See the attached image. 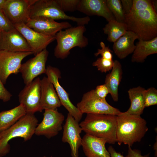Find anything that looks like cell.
Instances as JSON below:
<instances>
[{"instance_id": "obj_25", "label": "cell", "mask_w": 157, "mask_h": 157, "mask_svg": "<svg viewBox=\"0 0 157 157\" xmlns=\"http://www.w3.org/2000/svg\"><path fill=\"white\" fill-rule=\"evenodd\" d=\"M26 113L23 106H19L10 110L0 112V132L8 129Z\"/></svg>"}, {"instance_id": "obj_42", "label": "cell", "mask_w": 157, "mask_h": 157, "mask_svg": "<svg viewBox=\"0 0 157 157\" xmlns=\"http://www.w3.org/2000/svg\"><path fill=\"white\" fill-rule=\"evenodd\" d=\"M42 157H47V156H42Z\"/></svg>"}, {"instance_id": "obj_9", "label": "cell", "mask_w": 157, "mask_h": 157, "mask_svg": "<svg viewBox=\"0 0 157 157\" xmlns=\"http://www.w3.org/2000/svg\"><path fill=\"white\" fill-rule=\"evenodd\" d=\"M33 54L31 51L13 52L0 50V79L3 84L10 75L19 72L22 60Z\"/></svg>"}, {"instance_id": "obj_15", "label": "cell", "mask_w": 157, "mask_h": 157, "mask_svg": "<svg viewBox=\"0 0 157 157\" xmlns=\"http://www.w3.org/2000/svg\"><path fill=\"white\" fill-rule=\"evenodd\" d=\"M23 36L35 56L46 49L47 47L55 40V36H50L38 32L23 23L14 25Z\"/></svg>"}, {"instance_id": "obj_14", "label": "cell", "mask_w": 157, "mask_h": 157, "mask_svg": "<svg viewBox=\"0 0 157 157\" xmlns=\"http://www.w3.org/2000/svg\"><path fill=\"white\" fill-rule=\"evenodd\" d=\"M78 122L68 113L63 126L62 140L69 145L72 157H79V149L81 145L80 134L83 131Z\"/></svg>"}, {"instance_id": "obj_43", "label": "cell", "mask_w": 157, "mask_h": 157, "mask_svg": "<svg viewBox=\"0 0 157 157\" xmlns=\"http://www.w3.org/2000/svg\"><path fill=\"white\" fill-rule=\"evenodd\" d=\"M1 132H0V135H1Z\"/></svg>"}, {"instance_id": "obj_3", "label": "cell", "mask_w": 157, "mask_h": 157, "mask_svg": "<svg viewBox=\"0 0 157 157\" xmlns=\"http://www.w3.org/2000/svg\"><path fill=\"white\" fill-rule=\"evenodd\" d=\"M117 142L131 147L140 142L148 130L146 121L140 116L121 112L117 115Z\"/></svg>"}, {"instance_id": "obj_10", "label": "cell", "mask_w": 157, "mask_h": 157, "mask_svg": "<svg viewBox=\"0 0 157 157\" xmlns=\"http://www.w3.org/2000/svg\"><path fill=\"white\" fill-rule=\"evenodd\" d=\"M44 110L43 119L37 126L35 134L49 139L57 135L62 130L65 117L57 109Z\"/></svg>"}, {"instance_id": "obj_30", "label": "cell", "mask_w": 157, "mask_h": 157, "mask_svg": "<svg viewBox=\"0 0 157 157\" xmlns=\"http://www.w3.org/2000/svg\"><path fill=\"white\" fill-rule=\"evenodd\" d=\"M145 107L157 105V90L154 87L145 89L144 92Z\"/></svg>"}, {"instance_id": "obj_32", "label": "cell", "mask_w": 157, "mask_h": 157, "mask_svg": "<svg viewBox=\"0 0 157 157\" xmlns=\"http://www.w3.org/2000/svg\"><path fill=\"white\" fill-rule=\"evenodd\" d=\"M101 49H98L97 52L94 53V55L97 57L100 55L102 58L109 60H113V55L112 53L113 51L110 49L109 47H106L103 42L100 43Z\"/></svg>"}, {"instance_id": "obj_31", "label": "cell", "mask_w": 157, "mask_h": 157, "mask_svg": "<svg viewBox=\"0 0 157 157\" xmlns=\"http://www.w3.org/2000/svg\"><path fill=\"white\" fill-rule=\"evenodd\" d=\"M15 28L3 10L0 9V28L2 31H8Z\"/></svg>"}, {"instance_id": "obj_24", "label": "cell", "mask_w": 157, "mask_h": 157, "mask_svg": "<svg viewBox=\"0 0 157 157\" xmlns=\"http://www.w3.org/2000/svg\"><path fill=\"white\" fill-rule=\"evenodd\" d=\"M145 89L138 86L130 88L128 91L131 102L130 107L126 112L130 115L140 116L145 107L144 92Z\"/></svg>"}, {"instance_id": "obj_29", "label": "cell", "mask_w": 157, "mask_h": 157, "mask_svg": "<svg viewBox=\"0 0 157 157\" xmlns=\"http://www.w3.org/2000/svg\"><path fill=\"white\" fill-rule=\"evenodd\" d=\"M59 6L64 12L77 10L80 0H56Z\"/></svg>"}, {"instance_id": "obj_18", "label": "cell", "mask_w": 157, "mask_h": 157, "mask_svg": "<svg viewBox=\"0 0 157 157\" xmlns=\"http://www.w3.org/2000/svg\"><path fill=\"white\" fill-rule=\"evenodd\" d=\"M77 10L88 16L97 15L103 17L108 22L115 20L107 6L106 0H80Z\"/></svg>"}, {"instance_id": "obj_12", "label": "cell", "mask_w": 157, "mask_h": 157, "mask_svg": "<svg viewBox=\"0 0 157 157\" xmlns=\"http://www.w3.org/2000/svg\"><path fill=\"white\" fill-rule=\"evenodd\" d=\"M49 54L48 51L45 49L21 64L19 72L25 85L32 82L38 76L45 74L46 64Z\"/></svg>"}, {"instance_id": "obj_34", "label": "cell", "mask_w": 157, "mask_h": 157, "mask_svg": "<svg viewBox=\"0 0 157 157\" xmlns=\"http://www.w3.org/2000/svg\"><path fill=\"white\" fill-rule=\"evenodd\" d=\"M94 90L97 95L102 99H106L107 95L109 93L108 89L105 84L97 85Z\"/></svg>"}, {"instance_id": "obj_1", "label": "cell", "mask_w": 157, "mask_h": 157, "mask_svg": "<svg viewBox=\"0 0 157 157\" xmlns=\"http://www.w3.org/2000/svg\"><path fill=\"white\" fill-rule=\"evenodd\" d=\"M130 12L125 15L127 30L136 34L139 40L157 37V14L150 0H133Z\"/></svg>"}, {"instance_id": "obj_41", "label": "cell", "mask_w": 157, "mask_h": 157, "mask_svg": "<svg viewBox=\"0 0 157 157\" xmlns=\"http://www.w3.org/2000/svg\"><path fill=\"white\" fill-rule=\"evenodd\" d=\"M2 31H1V29L0 28V43Z\"/></svg>"}, {"instance_id": "obj_37", "label": "cell", "mask_w": 157, "mask_h": 157, "mask_svg": "<svg viewBox=\"0 0 157 157\" xmlns=\"http://www.w3.org/2000/svg\"><path fill=\"white\" fill-rule=\"evenodd\" d=\"M108 150L110 154V157H125L120 153L117 152L111 146L108 147Z\"/></svg>"}, {"instance_id": "obj_26", "label": "cell", "mask_w": 157, "mask_h": 157, "mask_svg": "<svg viewBox=\"0 0 157 157\" xmlns=\"http://www.w3.org/2000/svg\"><path fill=\"white\" fill-rule=\"evenodd\" d=\"M103 30L104 34L108 35L107 40L113 42L116 41L127 31V26L125 23L116 20L108 22Z\"/></svg>"}, {"instance_id": "obj_27", "label": "cell", "mask_w": 157, "mask_h": 157, "mask_svg": "<svg viewBox=\"0 0 157 157\" xmlns=\"http://www.w3.org/2000/svg\"><path fill=\"white\" fill-rule=\"evenodd\" d=\"M107 6L115 20L124 23L125 15L123 12L121 0H106Z\"/></svg>"}, {"instance_id": "obj_39", "label": "cell", "mask_w": 157, "mask_h": 157, "mask_svg": "<svg viewBox=\"0 0 157 157\" xmlns=\"http://www.w3.org/2000/svg\"><path fill=\"white\" fill-rule=\"evenodd\" d=\"M7 0H0V9L3 10Z\"/></svg>"}, {"instance_id": "obj_23", "label": "cell", "mask_w": 157, "mask_h": 157, "mask_svg": "<svg viewBox=\"0 0 157 157\" xmlns=\"http://www.w3.org/2000/svg\"><path fill=\"white\" fill-rule=\"evenodd\" d=\"M157 53V37L148 40H139L131 57L132 62L143 63L147 57Z\"/></svg>"}, {"instance_id": "obj_5", "label": "cell", "mask_w": 157, "mask_h": 157, "mask_svg": "<svg viewBox=\"0 0 157 157\" xmlns=\"http://www.w3.org/2000/svg\"><path fill=\"white\" fill-rule=\"evenodd\" d=\"M86 31L85 26L79 25L72 26L57 33L55 36L57 42L54 50L56 57L64 59L67 57L73 48L87 47L89 42L88 38L84 35Z\"/></svg>"}, {"instance_id": "obj_4", "label": "cell", "mask_w": 157, "mask_h": 157, "mask_svg": "<svg viewBox=\"0 0 157 157\" xmlns=\"http://www.w3.org/2000/svg\"><path fill=\"white\" fill-rule=\"evenodd\" d=\"M38 123L34 114L26 113L13 125L2 131L0 136V157L9 152L10 147L8 142L12 139L20 137L24 141L30 140L35 134Z\"/></svg>"}, {"instance_id": "obj_13", "label": "cell", "mask_w": 157, "mask_h": 157, "mask_svg": "<svg viewBox=\"0 0 157 157\" xmlns=\"http://www.w3.org/2000/svg\"><path fill=\"white\" fill-rule=\"evenodd\" d=\"M36 0H7L3 10L13 25L26 24L30 19L31 6Z\"/></svg>"}, {"instance_id": "obj_35", "label": "cell", "mask_w": 157, "mask_h": 157, "mask_svg": "<svg viewBox=\"0 0 157 157\" xmlns=\"http://www.w3.org/2000/svg\"><path fill=\"white\" fill-rule=\"evenodd\" d=\"M121 1L125 15L128 14L132 8L133 4V0H121Z\"/></svg>"}, {"instance_id": "obj_16", "label": "cell", "mask_w": 157, "mask_h": 157, "mask_svg": "<svg viewBox=\"0 0 157 157\" xmlns=\"http://www.w3.org/2000/svg\"><path fill=\"white\" fill-rule=\"evenodd\" d=\"M25 24L38 32L50 36H55L59 31L72 26L67 22H58L51 18L44 17L30 18Z\"/></svg>"}, {"instance_id": "obj_28", "label": "cell", "mask_w": 157, "mask_h": 157, "mask_svg": "<svg viewBox=\"0 0 157 157\" xmlns=\"http://www.w3.org/2000/svg\"><path fill=\"white\" fill-rule=\"evenodd\" d=\"M114 64V61L109 60L100 57L93 62L92 65L97 67L98 70L101 72L106 73L111 70Z\"/></svg>"}, {"instance_id": "obj_20", "label": "cell", "mask_w": 157, "mask_h": 157, "mask_svg": "<svg viewBox=\"0 0 157 157\" xmlns=\"http://www.w3.org/2000/svg\"><path fill=\"white\" fill-rule=\"evenodd\" d=\"M104 140L85 134L82 138L81 146L87 157H110Z\"/></svg>"}, {"instance_id": "obj_40", "label": "cell", "mask_w": 157, "mask_h": 157, "mask_svg": "<svg viewBox=\"0 0 157 157\" xmlns=\"http://www.w3.org/2000/svg\"><path fill=\"white\" fill-rule=\"evenodd\" d=\"M157 141L155 142V143L154 145V149L155 151V157H156L157 156Z\"/></svg>"}, {"instance_id": "obj_36", "label": "cell", "mask_w": 157, "mask_h": 157, "mask_svg": "<svg viewBox=\"0 0 157 157\" xmlns=\"http://www.w3.org/2000/svg\"><path fill=\"white\" fill-rule=\"evenodd\" d=\"M149 154L143 156L139 150L132 149L131 147L128 146V154L126 157H149Z\"/></svg>"}, {"instance_id": "obj_11", "label": "cell", "mask_w": 157, "mask_h": 157, "mask_svg": "<svg viewBox=\"0 0 157 157\" xmlns=\"http://www.w3.org/2000/svg\"><path fill=\"white\" fill-rule=\"evenodd\" d=\"M41 79L35 78L30 83L26 85L18 95L20 104L24 108L26 113L33 114L42 112L40 108Z\"/></svg>"}, {"instance_id": "obj_19", "label": "cell", "mask_w": 157, "mask_h": 157, "mask_svg": "<svg viewBox=\"0 0 157 157\" xmlns=\"http://www.w3.org/2000/svg\"><path fill=\"white\" fill-rule=\"evenodd\" d=\"M42 111L46 109H55L61 106L59 99L52 83L47 77L40 80Z\"/></svg>"}, {"instance_id": "obj_7", "label": "cell", "mask_w": 157, "mask_h": 157, "mask_svg": "<svg viewBox=\"0 0 157 157\" xmlns=\"http://www.w3.org/2000/svg\"><path fill=\"white\" fill-rule=\"evenodd\" d=\"M77 107L83 114H106L117 115L121 112L119 109L110 105L106 99L101 98L92 90L85 94Z\"/></svg>"}, {"instance_id": "obj_33", "label": "cell", "mask_w": 157, "mask_h": 157, "mask_svg": "<svg viewBox=\"0 0 157 157\" xmlns=\"http://www.w3.org/2000/svg\"><path fill=\"white\" fill-rule=\"evenodd\" d=\"M12 96L11 94L5 87L0 79V99L4 102L9 101Z\"/></svg>"}, {"instance_id": "obj_38", "label": "cell", "mask_w": 157, "mask_h": 157, "mask_svg": "<svg viewBox=\"0 0 157 157\" xmlns=\"http://www.w3.org/2000/svg\"><path fill=\"white\" fill-rule=\"evenodd\" d=\"M151 4L154 10L156 12L157 11V0H151Z\"/></svg>"}, {"instance_id": "obj_22", "label": "cell", "mask_w": 157, "mask_h": 157, "mask_svg": "<svg viewBox=\"0 0 157 157\" xmlns=\"http://www.w3.org/2000/svg\"><path fill=\"white\" fill-rule=\"evenodd\" d=\"M122 74L121 64L118 60H115L111 72L106 75L104 84L108 89L113 100L115 102L118 100V88Z\"/></svg>"}, {"instance_id": "obj_2", "label": "cell", "mask_w": 157, "mask_h": 157, "mask_svg": "<svg viewBox=\"0 0 157 157\" xmlns=\"http://www.w3.org/2000/svg\"><path fill=\"white\" fill-rule=\"evenodd\" d=\"M79 125L86 134L102 139L109 144L117 142L116 115L87 114Z\"/></svg>"}, {"instance_id": "obj_21", "label": "cell", "mask_w": 157, "mask_h": 157, "mask_svg": "<svg viewBox=\"0 0 157 157\" xmlns=\"http://www.w3.org/2000/svg\"><path fill=\"white\" fill-rule=\"evenodd\" d=\"M138 39V36L135 33L127 31L114 42L113 48L116 56L119 58L123 59L133 53L136 47L134 42Z\"/></svg>"}, {"instance_id": "obj_8", "label": "cell", "mask_w": 157, "mask_h": 157, "mask_svg": "<svg viewBox=\"0 0 157 157\" xmlns=\"http://www.w3.org/2000/svg\"><path fill=\"white\" fill-rule=\"evenodd\" d=\"M45 74L49 81L53 84L61 105H63L74 119L78 122L81 119L83 114L71 101L69 95L60 85L58 79L61 78V73L57 68L50 65L46 68Z\"/></svg>"}, {"instance_id": "obj_6", "label": "cell", "mask_w": 157, "mask_h": 157, "mask_svg": "<svg viewBox=\"0 0 157 157\" xmlns=\"http://www.w3.org/2000/svg\"><path fill=\"white\" fill-rule=\"evenodd\" d=\"M44 17L55 20H68L76 23L78 26H84L90 21L89 16L77 17L70 16L63 11L56 0H37L31 6L30 18Z\"/></svg>"}, {"instance_id": "obj_17", "label": "cell", "mask_w": 157, "mask_h": 157, "mask_svg": "<svg viewBox=\"0 0 157 157\" xmlns=\"http://www.w3.org/2000/svg\"><path fill=\"white\" fill-rule=\"evenodd\" d=\"M1 50L13 52H32L24 37L15 28L8 31H2Z\"/></svg>"}]
</instances>
